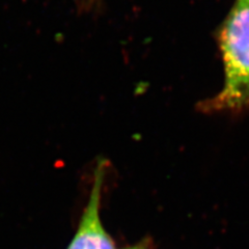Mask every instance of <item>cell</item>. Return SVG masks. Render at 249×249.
I'll return each mask as SVG.
<instances>
[{"label":"cell","instance_id":"6da1fadb","mask_svg":"<svg viewBox=\"0 0 249 249\" xmlns=\"http://www.w3.org/2000/svg\"><path fill=\"white\" fill-rule=\"evenodd\" d=\"M224 67L220 92L207 110H236L249 105V0H236L219 31Z\"/></svg>","mask_w":249,"mask_h":249},{"label":"cell","instance_id":"3957f363","mask_svg":"<svg viewBox=\"0 0 249 249\" xmlns=\"http://www.w3.org/2000/svg\"><path fill=\"white\" fill-rule=\"evenodd\" d=\"M126 249H147V247L144 245V244H137V245H135V246H131V247H128V248H126Z\"/></svg>","mask_w":249,"mask_h":249},{"label":"cell","instance_id":"7a4b0ae2","mask_svg":"<svg viewBox=\"0 0 249 249\" xmlns=\"http://www.w3.org/2000/svg\"><path fill=\"white\" fill-rule=\"evenodd\" d=\"M105 169V160L100 159L93 171V183L89 202L82 214L79 227L67 249H116L113 240L105 231L100 217Z\"/></svg>","mask_w":249,"mask_h":249},{"label":"cell","instance_id":"277c9868","mask_svg":"<svg viewBox=\"0 0 249 249\" xmlns=\"http://www.w3.org/2000/svg\"><path fill=\"white\" fill-rule=\"evenodd\" d=\"M87 1L90 4V3H92V2H96V1H98V0H87Z\"/></svg>","mask_w":249,"mask_h":249}]
</instances>
